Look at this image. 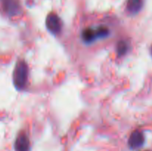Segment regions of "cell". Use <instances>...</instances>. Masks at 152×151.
<instances>
[{"instance_id": "obj_1", "label": "cell", "mask_w": 152, "mask_h": 151, "mask_svg": "<svg viewBox=\"0 0 152 151\" xmlns=\"http://www.w3.org/2000/svg\"><path fill=\"white\" fill-rule=\"evenodd\" d=\"M28 80V66L24 60H19L15 65L13 73V82L16 90L25 88Z\"/></svg>"}, {"instance_id": "obj_2", "label": "cell", "mask_w": 152, "mask_h": 151, "mask_svg": "<svg viewBox=\"0 0 152 151\" xmlns=\"http://www.w3.org/2000/svg\"><path fill=\"white\" fill-rule=\"evenodd\" d=\"M45 26L52 35L56 36L59 35L62 31L63 23L62 19L56 13L51 12L46 17Z\"/></svg>"}, {"instance_id": "obj_3", "label": "cell", "mask_w": 152, "mask_h": 151, "mask_svg": "<svg viewBox=\"0 0 152 151\" xmlns=\"http://www.w3.org/2000/svg\"><path fill=\"white\" fill-rule=\"evenodd\" d=\"M145 142L144 135L140 130H136L131 133L129 139V146L131 149L137 150L142 147Z\"/></svg>"}, {"instance_id": "obj_4", "label": "cell", "mask_w": 152, "mask_h": 151, "mask_svg": "<svg viewBox=\"0 0 152 151\" xmlns=\"http://www.w3.org/2000/svg\"><path fill=\"white\" fill-rule=\"evenodd\" d=\"M15 151H30L31 144L29 138L25 132H21L16 136L14 142Z\"/></svg>"}, {"instance_id": "obj_5", "label": "cell", "mask_w": 152, "mask_h": 151, "mask_svg": "<svg viewBox=\"0 0 152 151\" xmlns=\"http://www.w3.org/2000/svg\"><path fill=\"white\" fill-rule=\"evenodd\" d=\"M2 8L7 16H16L21 10L20 3L19 0H2Z\"/></svg>"}, {"instance_id": "obj_6", "label": "cell", "mask_w": 152, "mask_h": 151, "mask_svg": "<svg viewBox=\"0 0 152 151\" xmlns=\"http://www.w3.org/2000/svg\"><path fill=\"white\" fill-rule=\"evenodd\" d=\"M81 38L83 42L86 44H91L97 40L94 28H87L83 30L81 34Z\"/></svg>"}, {"instance_id": "obj_7", "label": "cell", "mask_w": 152, "mask_h": 151, "mask_svg": "<svg viewBox=\"0 0 152 151\" xmlns=\"http://www.w3.org/2000/svg\"><path fill=\"white\" fill-rule=\"evenodd\" d=\"M142 7V0H128L126 4L127 10L132 14L139 13Z\"/></svg>"}, {"instance_id": "obj_8", "label": "cell", "mask_w": 152, "mask_h": 151, "mask_svg": "<svg viewBox=\"0 0 152 151\" xmlns=\"http://www.w3.org/2000/svg\"><path fill=\"white\" fill-rule=\"evenodd\" d=\"M94 29L97 39H102V38H107V37L109 36L110 33H111L109 28L105 25H100V26L97 27Z\"/></svg>"}, {"instance_id": "obj_9", "label": "cell", "mask_w": 152, "mask_h": 151, "mask_svg": "<svg viewBox=\"0 0 152 151\" xmlns=\"http://www.w3.org/2000/svg\"><path fill=\"white\" fill-rule=\"evenodd\" d=\"M129 51V44L126 41H120L117 44V52L119 57L125 56Z\"/></svg>"}, {"instance_id": "obj_10", "label": "cell", "mask_w": 152, "mask_h": 151, "mask_svg": "<svg viewBox=\"0 0 152 151\" xmlns=\"http://www.w3.org/2000/svg\"><path fill=\"white\" fill-rule=\"evenodd\" d=\"M151 56H152V47H151Z\"/></svg>"}]
</instances>
